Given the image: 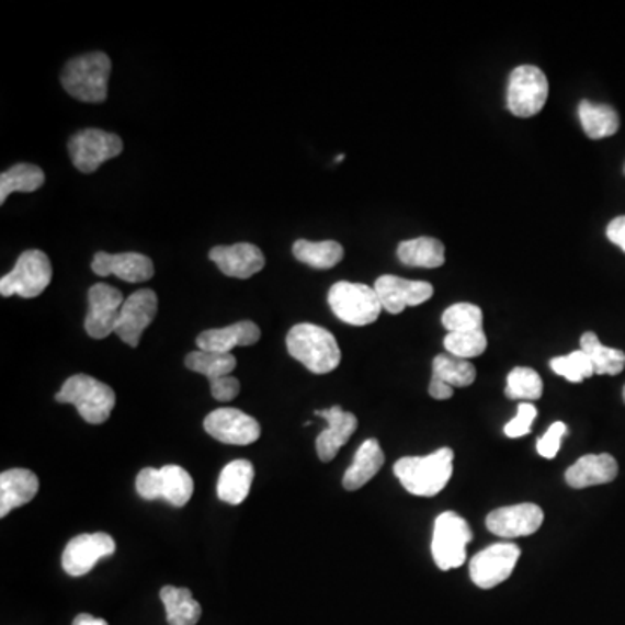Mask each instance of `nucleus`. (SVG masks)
<instances>
[{"instance_id": "obj_1", "label": "nucleus", "mask_w": 625, "mask_h": 625, "mask_svg": "<svg viewBox=\"0 0 625 625\" xmlns=\"http://www.w3.org/2000/svg\"><path fill=\"white\" fill-rule=\"evenodd\" d=\"M454 473V451L440 448L425 457H404L395 464L396 478L407 492L434 497L442 492Z\"/></svg>"}, {"instance_id": "obj_2", "label": "nucleus", "mask_w": 625, "mask_h": 625, "mask_svg": "<svg viewBox=\"0 0 625 625\" xmlns=\"http://www.w3.org/2000/svg\"><path fill=\"white\" fill-rule=\"evenodd\" d=\"M112 59L101 50L77 56L63 68L61 86L71 98L82 103H103L109 98Z\"/></svg>"}, {"instance_id": "obj_3", "label": "nucleus", "mask_w": 625, "mask_h": 625, "mask_svg": "<svg viewBox=\"0 0 625 625\" xmlns=\"http://www.w3.org/2000/svg\"><path fill=\"white\" fill-rule=\"evenodd\" d=\"M287 350L292 359L318 375L336 371L342 359L333 333L312 323H299L288 330Z\"/></svg>"}, {"instance_id": "obj_4", "label": "nucleus", "mask_w": 625, "mask_h": 625, "mask_svg": "<svg viewBox=\"0 0 625 625\" xmlns=\"http://www.w3.org/2000/svg\"><path fill=\"white\" fill-rule=\"evenodd\" d=\"M56 401L73 405L83 421L98 425L109 421L117 396L109 384L101 383L91 375L77 374L65 380L56 395Z\"/></svg>"}, {"instance_id": "obj_5", "label": "nucleus", "mask_w": 625, "mask_h": 625, "mask_svg": "<svg viewBox=\"0 0 625 625\" xmlns=\"http://www.w3.org/2000/svg\"><path fill=\"white\" fill-rule=\"evenodd\" d=\"M329 306L339 320L353 327L371 326L383 311L374 287L351 282H338L330 287Z\"/></svg>"}, {"instance_id": "obj_6", "label": "nucleus", "mask_w": 625, "mask_h": 625, "mask_svg": "<svg viewBox=\"0 0 625 625\" xmlns=\"http://www.w3.org/2000/svg\"><path fill=\"white\" fill-rule=\"evenodd\" d=\"M53 280V264L46 252L25 250L18 258L16 266L0 279V294L4 297L20 296L34 299L49 287Z\"/></svg>"}, {"instance_id": "obj_7", "label": "nucleus", "mask_w": 625, "mask_h": 625, "mask_svg": "<svg viewBox=\"0 0 625 625\" xmlns=\"http://www.w3.org/2000/svg\"><path fill=\"white\" fill-rule=\"evenodd\" d=\"M473 541V532L467 521L458 514L446 511L434 521L431 555L440 570L463 567L466 561V547Z\"/></svg>"}, {"instance_id": "obj_8", "label": "nucleus", "mask_w": 625, "mask_h": 625, "mask_svg": "<svg viewBox=\"0 0 625 625\" xmlns=\"http://www.w3.org/2000/svg\"><path fill=\"white\" fill-rule=\"evenodd\" d=\"M549 96V82L534 65H521L509 76L508 110L520 118L537 115Z\"/></svg>"}, {"instance_id": "obj_9", "label": "nucleus", "mask_w": 625, "mask_h": 625, "mask_svg": "<svg viewBox=\"0 0 625 625\" xmlns=\"http://www.w3.org/2000/svg\"><path fill=\"white\" fill-rule=\"evenodd\" d=\"M124 150L117 134L101 129H82L68 139L71 163L83 174L96 172L104 162L115 159Z\"/></svg>"}, {"instance_id": "obj_10", "label": "nucleus", "mask_w": 625, "mask_h": 625, "mask_svg": "<svg viewBox=\"0 0 625 625\" xmlns=\"http://www.w3.org/2000/svg\"><path fill=\"white\" fill-rule=\"evenodd\" d=\"M521 550L513 542H499L481 550L469 562V576L481 589H492L513 573Z\"/></svg>"}, {"instance_id": "obj_11", "label": "nucleus", "mask_w": 625, "mask_h": 625, "mask_svg": "<svg viewBox=\"0 0 625 625\" xmlns=\"http://www.w3.org/2000/svg\"><path fill=\"white\" fill-rule=\"evenodd\" d=\"M159 311V297L151 288L133 292L118 315L115 333L130 348H138L143 332L150 327Z\"/></svg>"}, {"instance_id": "obj_12", "label": "nucleus", "mask_w": 625, "mask_h": 625, "mask_svg": "<svg viewBox=\"0 0 625 625\" xmlns=\"http://www.w3.org/2000/svg\"><path fill=\"white\" fill-rule=\"evenodd\" d=\"M115 549H117V544L112 535L103 534V532L77 535L63 550V570L67 571L70 577L86 576L96 567L100 559L109 558Z\"/></svg>"}, {"instance_id": "obj_13", "label": "nucleus", "mask_w": 625, "mask_h": 625, "mask_svg": "<svg viewBox=\"0 0 625 625\" xmlns=\"http://www.w3.org/2000/svg\"><path fill=\"white\" fill-rule=\"evenodd\" d=\"M204 428L214 440L226 445H250L261 436V425L254 417L238 409L213 410L205 417Z\"/></svg>"}, {"instance_id": "obj_14", "label": "nucleus", "mask_w": 625, "mask_h": 625, "mask_svg": "<svg viewBox=\"0 0 625 625\" xmlns=\"http://www.w3.org/2000/svg\"><path fill=\"white\" fill-rule=\"evenodd\" d=\"M89 312L86 317V332L92 339L109 338L115 332L118 315L125 299L118 288L112 285L96 284L89 288Z\"/></svg>"}, {"instance_id": "obj_15", "label": "nucleus", "mask_w": 625, "mask_h": 625, "mask_svg": "<svg viewBox=\"0 0 625 625\" xmlns=\"http://www.w3.org/2000/svg\"><path fill=\"white\" fill-rule=\"evenodd\" d=\"M375 292L379 296L383 309L391 315H400L405 308L419 306L433 297L434 288L430 282L383 275L375 280Z\"/></svg>"}, {"instance_id": "obj_16", "label": "nucleus", "mask_w": 625, "mask_h": 625, "mask_svg": "<svg viewBox=\"0 0 625 625\" xmlns=\"http://www.w3.org/2000/svg\"><path fill=\"white\" fill-rule=\"evenodd\" d=\"M542 521H544L542 509L537 504L525 502L492 511L487 516V529L497 537H529L541 529Z\"/></svg>"}, {"instance_id": "obj_17", "label": "nucleus", "mask_w": 625, "mask_h": 625, "mask_svg": "<svg viewBox=\"0 0 625 625\" xmlns=\"http://www.w3.org/2000/svg\"><path fill=\"white\" fill-rule=\"evenodd\" d=\"M208 258L217 264L223 275L240 280L254 276L266 264L263 250L247 242L214 247L208 252Z\"/></svg>"}, {"instance_id": "obj_18", "label": "nucleus", "mask_w": 625, "mask_h": 625, "mask_svg": "<svg viewBox=\"0 0 625 625\" xmlns=\"http://www.w3.org/2000/svg\"><path fill=\"white\" fill-rule=\"evenodd\" d=\"M92 271L98 276L115 275L129 284L148 282L155 275L154 261L139 252H96L92 259Z\"/></svg>"}, {"instance_id": "obj_19", "label": "nucleus", "mask_w": 625, "mask_h": 625, "mask_svg": "<svg viewBox=\"0 0 625 625\" xmlns=\"http://www.w3.org/2000/svg\"><path fill=\"white\" fill-rule=\"evenodd\" d=\"M317 416L327 421L326 430L317 438V454L321 463H330L341 451V446L350 442V438L359 428V419L354 413L342 410L339 405L332 409L318 410Z\"/></svg>"}, {"instance_id": "obj_20", "label": "nucleus", "mask_w": 625, "mask_h": 625, "mask_svg": "<svg viewBox=\"0 0 625 625\" xmlns=\"http://www.w3.org/2000/svg\"><path fill=\"white\" fill-rule=\"evenodd\" d=\"M261 339V329L254 321H237L225 329H211L196 338V346L202 351L213 353H231L234 348L252 346Z\"/></svg>"}, {"instance_id": "obj_21", "label": "nucleus", "mask_w": 625, "mask_h": 625, "mask_svg": "<svg viewBox=\"0 0 625 625\" xmlns=\"http://www.w3.org/2000/svg\"><path fill=\"white\" fill-rule=\"evenodd\" d=\"M618 464L610 454L583 455L568 467L567 484L571 488H589L596 485H606L617 478Z\"/></svg>"}, {"instance_id": "obj_22", "label": "nucleus", "mask_w": 625, "mask_h": 625, "mask_svg": "<svg viewBox=\"0 0 625 625\" xmlns=\"http://www.w3.org/2000/svg\"><path fill=\"white\" fill-rule=\"evenodd\" d=\"M38 492V478L35 473L16 467L0 475V516H8L13 509L29 504Z\"/></svg>"}, {"instance_id": "obj_23", "label": "nucleus", "mask_w": 625, "mask_h": 625, "mask_svg": "<svg viewBox=\"0 0 625 625\" xmlns=\"http://www.w3.org/2000/svg\"><path fill=\"white\" fill-rule=\"evenodd\" d=\"M384 466V452L380 448L379 442L371 438V440H365L360 446L356 454H354L353 464L348 467V471L344 473V478H342V485L346 490H360V488L365 487V485L374 478L377 473L380 471V467Z\"/></svg>"}, {"instance_id": "obj_24", "label": "nucleus", "mask_w": 625, "mask_h": 625, "mask_svg": "<svg viewBox=\"0 0 625 625\" xmlns=\"http://www.w3.org/2000/svg\"><path fill=\"white\" fill-rule=\"evenodd\" d=\"M254 481V466L246 458H238L223 469L217 481V497L231 505L242 504Z\"/></svg>"}, {"instance_id": "obj_25", "label": "nucleus", "mask_w": 625, "mask_h": 625, "mask_svg": "<svg viewBox=\"0 0 625 625\" xmlns=\"http://www.w3.org/2000/svg\"><path fill=\"white\" fill-rule=\"evenodd\" d=\"M396 254L405 266L433 270L445 264V246L436 238L419 237L405 240L398 246Z\"/></svg>"}, {"instance_id": "obj_26", "label": "nucleus", "mask_w": 625, "mask_h": 625, "mask_svg": "<svg viewBox=\"0 0 625 625\" xmlns=\"http://www.w3.org/2000/svg\"><path fill=\"white\" fill-rule=\"evenodd\" d=\"M160 600L166 606L169 625H195L196 622L201 621V603L193 600L190 589L166 586L160 591Z\"/></svg>"}, {"instance_id": "obj_27", "label": "nucleus", "mask_w": 625, "mask_h": 625, "mask_svg": "<svg viewBox=\"0 0 625 625\" xmlns=\"http://www.w3.org/2000/svg\"><path fill=\"white\" fill-rule=\"evenodd\" d=\"M579 118L583 133L588 134V138L591 139L610 138L621 127L618 113L609 104L591 103L588 100L580 101Z\"/></svg>"}, {"instance_id": "obj_28", "label": "nucleus", "mask_w": 625, "mask_h": 625, "mask_svg": "<svg viewBox=\"0 0 625 625\" xmlns=\"http://www.w3.org/2000/svg\"><path fill=\"white\" fill-rule=\"evenodd\" d=\"M292 254L300 263L308 264L315 270H330L338 266L344 258V249L341 243L333 240H323V242H309V240H297L292 247Z\"/></svg>"}, {"instance_id": "obj_29", "label": "nucleus", "mask_w": 625, "mask_h": 625, "mask_svg": "<svg viewBox=\"0 0 625 625\" xmlns=\"http://www.w3.org/2000/svg\"><path fill=\"white\" fill-rule=\"evenodd\" d=\"M46 183V174L34 163H16L0 175V205L14 192L34 193Z\"/></svg>"}, {"instance_id": "obj_30", "label": "nucleus", "mask_w": 625, "mask_h": 625, "mask_svg": "<svg viewBox=\"0 0 625 625\" xmlns=\"http://www.w3.org/2000/svg\"><path fill=\"white\" fill-rule=\"evenodd\" d=\"M580 350L588 353L598 375H618L625 367V353L615 348L603 346L594 332H586L580 338Z\"/></svg>"}, {"instance_id": "obj_31", "label": "nucleus", "mask_w": 625, "mask_h": 625, "mask_svg": "<svg viewBox=\"0 0 625 625\" xmlns=\"http://www.w3.org/2000/svg\"><path fill=\"white\" fill-rule=\"evenodd\" d=\"M188 371L196 372L211 380L231 375L237 368V359L231 353H213V351H193L184 359Z\"/></svg>"}, {"instance_id": "obj_32", "label": "nucleus", "mask_w": 625, "mask_h": 625, "mask_svg": "<svg viewBox=\"0 0 625 625\" xmlns=\"http://www.w3.org/2000/svg\"><path fill=\"white\" fill-rule=\"evenodd\" d=\"M433 377L452 388H467L476 379V368L469 360L455 359L452 354H438L433 360Z\"/></svg>"}, {"instance_id": "obj_33", "label": "nucleus", "mask_w": 625, "mask_h": 625, "mask_svg": "<svg viewBox=\"0 0 625 625\" xmlns=\"http://www.w3.org/2000/svg\"><path fill=\"white\" fill-rule=\"evenodd\" d=\"M160 473H162V499L174 508L186 505L195 490L192 475L174 464L160 467Z\"/></svg>"}, {"instance_id": "obj_34", "label": "nucleus", "mask_w": 625, "mask_h": 625, "mask_svg": "<svg viewBox=\"0 0 625 625\" xmlns=\"http://www.w3.org/2000/svg\"><path fill=\"white\" fill-rule=\"evenodd\" d=\"M544 393L541 375L529 367H516L509 372L505 396L511 400L534 401Z\"/></svg>"}, {"instance_id": "obj_35", "label": "nucleus", "mask_w": 625, "mask_h": 625, "mask_svg": "<svg viewBox=\"0 0 625 625\" xmlns=\"http://www.w3.org/2000/svg\"><path fill=\"white\" fill-rule=\"evenodd\" d=\"M443 327L448 332H471L484 329V311L471 303H457L446 308L442 317Z\"/></svg>"}, {"instance_id": "obj_36", "label": "nucleus", "mask_w": 625, "mask_h": 625, "mask_svg": "<svg viewBox=\"0 0 625 625\" xmlns=\"http://www.w3.org/2000/svg\"><path fill=\"white\" fill-rule=\"evenodd\" d=\"M445 350L455 359H475L487 350V336L484 329L471 332H448L445 338Z\"/></svg>"}, {"instance_id": "obj_37", "label": "nucleus", "mask_w": 625, "mask_h": 625, "mask_svg": "<svg viewBox=\"0 0 625 625\" xmlns=\"http://www.w3.org/2000/svg\"><path fill=\"white\" fill-rule=\"evenodd\" d=\"M550 368L556 374L565 377V379L570 380V383H582V380L589 379V377L596 374L591 359L582 350L573 351L568 356H558V359L550 360Z\"/></svg>"}, {"instance_id": "obj_38", "label": "nucleus", "mask_w": 625, "mask_h": 625, "mask_svg": "<svg viewBox=\"0 0 625 625\" xmlns=\"http://www.w3.org/2000/svg\"><path fill=\"white\" fill-rule=\"evenodd\" d=\"M535 417H537V409L530 401H521L518 405V413L513 421H509L505 424L504 433L509 438H521L526 436L532 431V424H534Z\"/></svg>"}, {"instance_id": "obj_39", "label": "nucleus", "mask_w": 625, "mask_h": 625, "mask_svg": "<svg viewBox=\"0 0 625 625\" xmlns=\"http://www.w3.org/2000/svg\"><path fill=\"white\" fill-rule=\"evenodd\" d=\"M136 490L145 500L162 499V473L157 467H145L136 478Z\"/></svg>"}, {"instance_id": "obj_40", "label": "nucleus", "mask_w": 625, "mask_h": 625, "mask_svg": "<svg viewBox=\"0 0 625 625\" xmlns=\"http://www.w3.org/2000/svg\"><path fill=\"white\" fill-rule=\"evenodd\" d=\"M567 424L555 422V424L550 425L549 430L546 431V434L538 440V454H541L542 457L555 458L559 452V446H561V440L567 436Z\"/></svg>"}, {"instance_id": "obj_41", "label": "nucleus", "mask_w": 625, "mask_h": 625, "mask_svg": "<svg viewBox=\"0 0 625 625\" xmlns=\"http://www.w3.org/2000/svg\"><path fill=\"white\" fill-rule=\"evenodd\" d=\"M211 393L217 401H231L240 393V380L234 375H226L219 379L211 380Z\"/></svg>"}, {"instance_id": "obj_42", "label": "nucleus", "mask_w": 625, "mask_h": 625, "mask_svg": "<svg viewBox=\"0 0 625 625\" xmlns=\"http://www.w3.org/2000/svg\"><path fill=\"white\" fill-rule=\"evenodd\" d=\"M606 237L610 238V242L621 247L625 252V216L615 217L610 223L609 228H606Z\"/></svg>"}, {"instance_id": "obj_43", "label": "nucleus", "mask_w": 625, "mask_h": 625, "mask_svg": "<svg viewBox=\"0 0 625 625\" xmlns=\"http://www.w3.org/2000/svg\"><path fill=\"white\" fill-rule=\"evenodd\" d=\"M430 395L433 396L434 400H448L454 395V388L443 380L436 379V377H431Z\"/></svg>"}, {"instance_id": "obj_44", "label": "nucleus", "mask_w": 625, "mask_h": 625, "mask_svg": "<svg viewBox=\"0 0 625 625\" xmlns=\"http://www.w3.org/2000/svg\"><path fill=\"white\" fill-rule=\"evenodd\" d=\"M73 625H109V622L104 618L92 617L89 613H80L73 621Z\"/></svg>"}, {"instance_id": "obj_45", "label": "nucleus", "mask_w": 625, "mask_h": 625, "mask_svg": "<svg viewBox=\"0 0 625 625\" xmlns=\"http://www.w3.org/2000/svg\"><path fill=\"white\" fill-rule=\"evenodd\" d=\"M624 404H625V386H624Z\"/></svg>"}, {"instance_id": "obj_46", "label": "nucleus", "mask_w": 625, "mask_h": 625, "mask_svg": "<svg viewBox=\"0 0 625 625\" xmlns=\"http://www.w3.org/2000/svg\"><path fill=\"white\" fill-rule=\"evenodd\" d=\"M624 171H625V169H624Z\"/></svg>"}]
</instances>
